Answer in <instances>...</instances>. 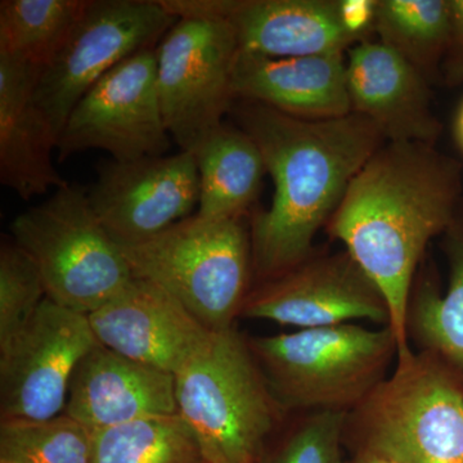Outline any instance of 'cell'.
Listing matches in <instances>:
<instances>
[{
    "instance_id": "5bb4252c",
    "label": "cell",
    "mask_w": 463,
    "mask_h": 463,
    "mask_svg": "<svg viewBox=\"0 0 463 463\" xmlns=\"http://www.w3.org/2000/svg\"><path fill=\"white\" fill-rule=\"evenodd\" d=\"M178 18L225 20L243 53L270 58L346 54L367 41L347 23L343 0H170Z\"/></svg>"
},
{
    "instance_id": "ffe728a7",
    "label": "cell",
    "mask_w": 463,
    "mask_h": 463,
    "mask_svg": "<svg viewBox=\"0 0 463 463\" xmlns=\"http://www.w3.org/2000/svg\"><path fill=\"white\" fill-rule=\"evenodd\" d=\"M448 288L441 294L430 273L414 281L407 315L408 339L463 379V199L443 233Z\"/></svg>"
},
{
    "instance_id": "7402d4cb",
    "label": "cell",
    "mask_w": 463,
    "mask_h": 463,
    "mask_svg": "<svg viewBox=\"0 0 463 463\" xmlns=\"http://www.w3.org/2000/svg\"><path fill=\"white\" fill-rule=\"evenodd\" d=\"M450 17V0H376L373 33L434 85L440 81Z\"/></svg>"
},
{
    "instance_id": "ba28073f",
    "label": "cell",
    "mask_w": 463,
    "mask_h": 463,
    "mask_svg": "<svg viewBox=\"0 0 463 463\" xmlns=\"http://www.w3.org/2000/svg\"><path fill=\"white\" fill-rule=\"evenodd\" d=\"M239 54L236 32L225 20L181 18L158 43V99L181 151L194 154L230 115Z\"/></svg>"
},
{
    "instance_id": "4316f807",
    "label": "cell",
    "mask_w": 463,
    "mask_h": 463,
    "mask_svg": "<svg viewBox=\"0 0 463 463\" xmlns=\"http://www.w3.org/2000/svg\"><path fill=\"white\" fill-rule=\"evenodd\" d=\"M346 412L317 411L294 429L276 452L261 463H345L343 458Z\"/></svg>"
},
{
    "instance_id": "d6986e66",
    "label": "cell",
    "mask_w": 463,
    "mask_h": 463,
    "mask_svg": "<svg viewBox=\"0 0 463 463\" xmlns=\"http://www.w3.org/2000/svg\"><path fill=\"white\" fill-rule=\"evenodd\" d=\"M233 90L236 99L254 100L306 120L352 114L346 54L270 58L240 51Z\"/></svg>"
},
{
    "instance_id": "2e32d148",
    "label": "cell",
    "mask_w": 463,
    "mask_h": 463,
    "mask_svg": "<svg viewBox=\"0 0 463 463\" xmlns=\"http://www.w3.org/2000/svg\"><path fill=\"white\" fill-rule=\"evenodd\" d=\"M352 112L364 116L386 142L437 145L443 125L432 108L431 84L379 41L367 39L346 53Z\"/></svg>"
},
{
    "instance_id": "52a82bcc",
    "label": "cell",
    "mask_w": 463,
    "mask_h": 463,
    "mask_svg": "<svg viewBox=\"0 0 463 463\" xmlns=\"http://www.w3.org/2000/svg\"><path fill=\"white\" fill-rule=\"evenodd\" d=\"M11 232L38 265L47 298L81 315L99 309L134 279L81 185L69 183L54 191L16 216Z\"/></svg>"
},
{
    "instance_id": "8fae6325",
    "label": "cell",
    "mask_w": 463,
    "mask_h": 463,
    "mask_svg": "<svg viewBox=\"0 0 463 463\" xmlns=\"http://www.w3.org/2000/svg\"><path fill=\"white\" fill-rule=\"evenodd\" d=\"M97 343L88 316L45 298L0 349L2 420H47L65 412L72 374Z\"/></svg>"
},
{
    "instance_id": "83f0119b",
    "label": "cell",
    "mask_w": 463,
    "mask_h": 463,
    "mask_svg": "<svg viewBox=\"0 0 463 463\" xmlns=\"http://www.w3.org/2000/svg\"><path fill=\"white\" fill-rule=\"evenodd\" d=\"M450 35L441 66L440 83L448 88L463 85V0H450Z\"/></svg>"
},
{
    "instance_id": "d4e9b609",
    "label": "cell",
    "mask_w": 463,
    "mask_h": 463,
    "mask_svg": "<svg viewBox=\"0 0 463 463\" xmlns=\"http://www.w3.org/2000/svg\"><path fill=\"white\" fill-rule=\"evenodd\" d=\"M93 452L94 431L65 413L0 422V463H91Z\"/></svg>"
},
{
    "instance_id": "6da1fadb",
    "label": "cell",
    "mask_w": 463,
    "mask_h": 463,
    "mask_svg": "<svg viewBox=\"0 0 463 463\" xmlns=\"http://www.w3.org/2000/svg\"><path fill=\"white\" fill-rule=\"evenodd\" d=\"M462 199L459 161L434 145L386 142L356 174L328 222L331 239L344 243L385 298L398 355L412 349L407 315L419 265Z\"/></svg>"
},
{
    "instance_id": "277c9868",
    "label": "cell",
    "mask_w": 463,
    "mask_h": 463,
    "mask_svg": "<svg viewBox=\"0 0 463 463\" xmlns=\"http://www.w3.org/2000/svg\"><path fill=\"white\" fill-rule=\"evenodd\" d=\"M179 417L205 463H261L281 419L249 339L236 327L213 331L175 374Z\"/></svg>"
},
{
    "instance_id": "7a4b0ae2",
    "label": "cell",
    "mask_w": 463,
    "mask_h": 463,
    "mask_svg": "<svg viewBox=\"0 0 463 463\" xmlns=\"http://www.w3.org/2000/svg\"><path fill=\"white\" fill-rule=\"evenodd\" d=\"M233 124L254 139L273 179L269 209L250 223L254 274L269 281L315 254L313 241L350 183L386 141L364 116L306 120L236 99Z\"/></svg>"
},
{
    "instance_id": "f1b7e54d",
    "label": "cell",
    "mask_w": 463,
    "mask_h": 463,
    "mask_svg": "<svg viewBox=\"0 0 463 463\" xmlns=\"http://www.w3.org/2000/svg\"><path fill=\"white\" fill-rule=\"evenodd\" d=\"M455 130L457 142L461 146L463 151V102L461 108L458 109V114H457Z\"/></svg>"
},
{
    "instance_id": "30bf717a",
    "label": "cell",
    "mask_w": 463,
    "mask_h": 463,
    "mask_svg": "<svg viewBox=\"0 0 463 463\" xmlns=\"http://www.w3.org/2000/svg\"><path fill=\"white\" fill-rule=\"evenodd\" d=\"M156 81V48L133 54L79 100L58 137V160L90 149L112 160L165 156L172 147Z\"/></svg>"
},
{
    "instance_id": "8992f818",
    "label": "cell",
    "mask_w": 463,
    "mask_h": 463,
    "mask_svg": "<svg viewBox=\"0 0 463 463\" xmlns=\"http://www.w3.org/2000/svg\"><path fill=\"white\" fill-rule=\"evenodd\" d=\"M121 250L134 277L165 288L213 331L233 327L252 289L251 240L243 218L188 216Z\"/></svg>"
},
{
    "instance_id": "603a6c76",
    "label": "cell",
    "mask_w": 463,
    "mask_h": 463,
    "mask_svg": "<svg viewBox=\"0 0 463 463\" xmlns=\"http://www.w3.org/2000/svg\"><path fill=\"white\" fill-rule=\"evenodd\" d=\"M90 0H2L0 56L43 71L81 20Z\"/></svg>"
},
{
    "instance_id": "e0dca14e",
    "label": "cell",
    "mask_w": 463,
    "mask_h": 463,
    "mask_svg": "<svg viewBox=\"0 0 463 463\" xmlns=\"http://www.w3.org/2000/svg\"><path fill=\"white\" fill-rule=\"evenodd\" d=\"M63 413L93 431L174 416L175 376L97 343L72 374Z\"/></svg>"
},
{
    "instance_id": "ac0fdd59",
    "label": "cell",
    "mask_w": 463,
    "mask_h": 463,
    "mask_svg": "<svg viewBox=\"0 0 463 463\" xmlns=\"http://www.w3.org/2000/svg\"><path fill=\"white\" fill-rule=\"evenodd\" d=\"M39 75L0 56V182L25 201L69 184L52 160L58 137L36 100Z\"/></svg>"
},
{
    "instance_id": "4fadbf2b",
    "label": "cell",
    "mask_w": 463,
    "mask_h": 463,
    "mask_svg": "<svg viewBox=\"0 0 463 463\" xmlns=\"http://www.w3.org/2000/svg\"><path fill=\"white\" fill-rule=\"evenodd\" d=\"M88 197L120 248L137 245L188 218L199 205L196 158L181 151L133 161H103Z\"/></svg>"
},
{
    "instance_id": "9c48e42d",
    "label": "cell",
    "mask_w": 463,
    "mask_h": 463,
    "mask_svg": "<svg viewBox=\"0 0 463 463\" xmlns=\"http://www.w3.org/2000/svg\"><path fill=\"white\" fill-rule=\"evenodd\" d=\"M176 21L160 0H90L36 83V100L57 137L93 85L127 58L156 48Z\"/></svg>"
},
{
    "instance_id": "7c38bea8",
    "label": "cell",
    "mask_w": 463,
    "mask_h": 463,
    "mask_svg": "<svg viewBox=\"0 0 463 463\" xmlns=\"http://www.w3.org/2000/svg\"><path fill=\"white\" fill-rule=\"evenodd\" d=\"M241 317L291 326L331 327L359 319L390 327L385 298L346 251L315 255L251 289Z\"/></svg>"
},
{
    "instance_id": "44dd1931",
    "label": "cell",
    "mask_w": 463,
    "mask_h": 463,
    "mask_svg": "<svg viewBox=\"0 0 463 463\" xmlns=\"http://www.w3.org/2000/svg\"><path fill=\"white\" fill-rule=\"evenodd\" d=\"M199 213L212 221L243 218L267 174L257 143L236 124L224 123L196 151Z\"/></svg>"
},
{
    "instance_id": "f546056e",
    "label": "cell",
    "mask_w": 463,
    "mask_h": 463,
    "mask_svg": "<svg viewBox=\"0 0 463 463\" xmlns=\"http://www.w3.org/2000/svg\"><path fill=\"white\" fill-rule=\"evenodd\" d=\"M350 463H392L388 459L373 455H355L354 459Z\"/></svg>"
},
{
    "instance_id": "3957f363",
    "label": "cell",
    "mask_w": 463,
    "mask_h": 463,
    "mask_svg": "<svg viewBox=\"0 0 463 463\" xmlns=\"http://www.w3.org/2000/svg\"><path fill=\"white\" fill-rule=\"evenodd\" d=\"M344 446L392 463H463V379L426 352L394 371L346 414Z\"/></svg>"
},
{
    "instance_id": "5b68a950",
    "label": "cell",
    "mask_w": 463,
    "mask_h": 463,
    "mask_svg": "<svg viewBox=\"0 0 463 463\" xmlns=\"http://www.w3.org/2000/svg\"><path fill=\"white\" fill-rule=\"evenodd\" d=\"M277 404L288 411L349 413L388 377L398 356L389 326L354 323L249 339Z\"/></svg>"
},
{
    "instance_id": "9a60e30c",
    "label": "cell",
    "mask_w": 463,
    "mask_h": 463,
    "mask_svg": "<svg viewBox=\"0 0 463 463\" xmlns=\"http://www.w3.org/2000/svg\"><path fill=\"white\" fill-rule=\"evenodd\" d=\"M88 318L102 345L173 374L213 334L169 291L138 277Z\"/></svg>"
},
{
    "instance_id": "484cf974",
    "label": "cell",
    "mask_w": 463,
    "mask_h": 463,
    "mask_svg": "<svg viewBox=\"0 0 463 463\" xmlns=\"http://www.w3.org/2000/svg\"><path fill=\"white\" fill-rule=\"evenodd\" d=\"M47 298L33 258L5 237L0 246V349L23 330Z\"/></svg>"
},
{
    "instance_id": "cb8c5ba5",
    "label": "cell",
    "mask_w": 463,
    "mask_h": 463,
    "mask_svg": "<svg viewBox=\"0 0 463 463\" xmlns=\"http://www.w3.org/2000/svg\"><path fill=\"white\" fill-rule=\"evenodd\" d=\"M91 463H205L179 414L94 431Z\"/></svg>"
}]
</instances>
